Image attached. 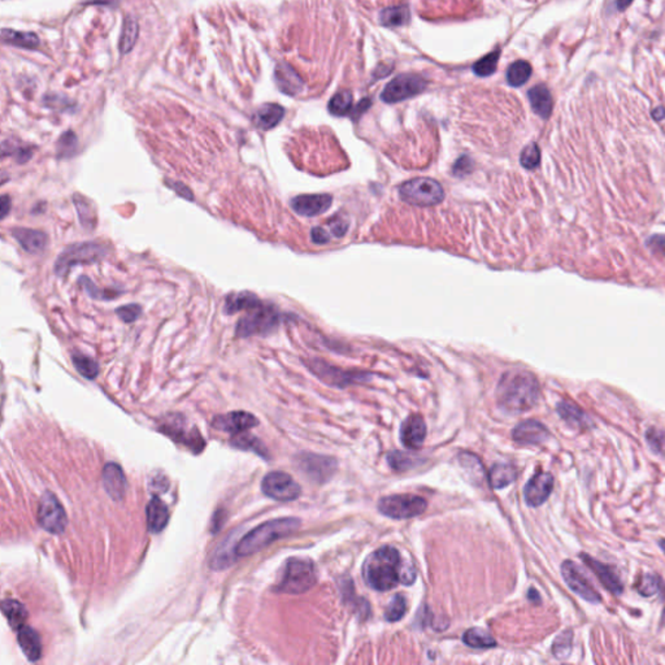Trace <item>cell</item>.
<instances>
[{"instance_id":"obj_1","label":"cell","mask_w":665,"mask_h":665,"mask_svg":"<svg viewBox=\"0 0 665 665\" xmlns=\"http://www.w3.org/2000/svg\"><path fill=\"white\" fill-rule=\"evenodd\" d=\"M365 582L377 591H389L399 582L411 584L416 578L412 565H404L399 551L383 546L369 555L363 565Z\"/></svg>"},{"instance_id":"obj_2","label":"cell","mask_w":665,"mask_h":665,"mask_svg":"<svg viewBox=\"0 0 665 665\" xmlns=\"http://www.w3.org/2000/svg\"><path fill=\"white\" fill-rule=\"evenodd\" d=\"M496 395L499 405L505 412L523 414L538 402L539 383L529 372L511 371L502 377Z\"/></svg>"},{"instance_id":"obj_3","label":"cell","mask_w":665,"mask_h":665,"mask_svg":"<svg viewBox=\"0 0 665 665\" xmlns=\"http://www.w3.org/2000/svg\"><path fill=\"white\" fill-rule=\"evenodd\" d=\"M299 526L301 521L294 517L267 521L243 537L239 544H237L235 554L238 556L256 554L273 542L296 532Z\"/></svg>"},{"instance_id":"obj_4","label":"cell","mask_w":665,"mask_h":665,"mask_svg":"<svg viewBox=\"0 0 665 665\" xmlns=\"http://www.w3.org/2000/svg\"><path fill=\"white\" fill-rule=\"evenodd\" d=\"M316 568L312 562L292 559L286 564L277 590L286 594H302L316 584Z\"/></svg>"},{"instance_id":"obj_5","label":"cell","mask_w":665,"mask_h":665,"mask_svg":"<svg viewBox=\"0 0 665 665\" xmlns=\"http://www.w3.org/2000/svg\"><path fill=\"white\" fill-rule=\"evenodd\" d=\"M399 195L404 202L420 207L439 204L444 199V190L439 182L428 177H417L404 182L399 187Z\"/></svg>"},{"instance_id":"obj_6","label":"cell","mask_w":665,"mask_h":665,"mask_svg":"<svg viewBox=\"0 0 665 665\" xmlns=\"http://www.w3.org/2000/svg\"><path fill=\"white\" fill-rule=\"evenodd\" d=\"M278 323V313L271 307L265 304H258L249 310V313L241 319L237 323V335L239 337H250L255 334H265L276 328Z\"/></svg>"},{"instance_id":"obj_7","label":"cell","mask_w":665,"mask_h":665,"mask_svg":"<svg viewBox=\"0 0 665 665\" xmlns=\"http://www.w3.org/2000/svg\"><path fill=\"white\" fill-rule=\"evenodd\" d=\"M426 507H428V502L421 496L414 494L385 496L378 503L381 514L396 520L416 517L419 514H423Z\"/></svg>"},{"instance_id":"obj_8","label":"cell","mask_w":665,"mask_h":665,"mask_svg":"<svg viewBox=\"0 0 665 665\" xmlns=\"http://www.w3.org/2000/svg\"><path fill=\"white\" fill-rule=\"evenodd\" d=\"M38 523L44 530L52 534H60L65 530L68 525V517L64 507L55 494L46 493L42 496L38 507Z\"/></svg>"},{"instance_id":"obj_9","label":"cell","mask_w":665,"mask_h":665,"mask_svg":"<svg viewBox=\"0 0 665 665\" xmlns=\"http://www.w3.org/2000/svg\"><path fill=\"white\" fill-rule=\"evenodd\" d=\"M262 493L280 502H292L302 493L301 486L294 481L290 474L285 472H271L264 477Z\"/></svg>"},{"instance_id":"obj_10","label":"cell","mask_w":665,"mask_h":665,"mask_svg":"<svg viewBox=\"0 0 665 665\" xmlns=\"http://www.w3.org/2000/svg\"><path fill=\"white\" fill-rule=\"evenodd\" d=\"M562 575L564 578L565 584L568 587L578 595L586 602L591 605H599L602 602V596L596 591L593 584H590L589 578L584 575L582 569L572 560H565L560 566Z\"/></svg>"},{"instance_id":"obj_11","label":"cell","mask_w":665,"mask_h":665,"mask_svg":"<svg viewBox=\"0 0 665 665\" xmlns=\"http://www.w3.org/2000/svg\"><path fill=\"white\" fill-rule=\"evenodd\" d=\"M425 86L426 81L419 74H401L385 87L381 98L386 103H398L420 94Z\"/></svg>"},{"instance_id":"obj_12","label":"cell","mask_w":665,"mask_h":665,"mask_svg":"<svg viewBox=\"0 0 665 665\" xmlns=\"http://www.w3.org/2000/svg\"><path fill=\"white\" fill-rule=\"evenodd\" d=\"M104 256V247L98 243L73 244L64 252L56 262V272L64 274L76 262H91Z\"/></svg>"},{"instance_id":"obj_13","label":"cell","mask_w":665,"mask_h":665,"mask_svg":"<svg viewBox=\"0 0 665 665\" xmlns=\"http://www.w3.org/2000/svg\"><path fill=\"white\" fill-rule=\"evenodd\" d=\"M554 477L548 472H538L525 485V502L529 507H539L554 490Z\"/></svg>"},{"instance_id":"obj_14","label":"cell","mask_w":665,"mask_h":665,"mask_svg":"<svg viewBox=\"0 0 665 665\" xmlns=\"http://www.w3.org/2000/svg\"><path fill=\"white\" fill-rule=\"evenodd\" d=\"M580 557H581V560L584 562V564L593 571V573L599 578V581L603 584V586L611 594L617 595V596L623 594L624 584L621 582L620 575L616 573L614 566L605 564V563L594 559L593 556L584 554V553L580 555Z\"/></svg>"},{"instance_id":"obj_15","label":"cell","mask_w":665,"mask_h":665,"mask_svg":"<svg viewBox=\"0 0 665 665\" xmlns=\"http://www.w3.org/2000/svg\"><path fill=\"white\" fill-rule=\"evenodd\" d=\"M259 423V420L249 412L235 411L230 414H221L213 419L212 425L214 429L230 434L244 433Z\"/></svg>"},{"instance_id":"obj_16","label":"cell","mask_w":665,"mask_h":665,"mask_svg":"<svg viewBox=\"0 0 665 665\" xmlns=\"http://www.w3.org/2000/svg\"><path fill=\"white\" fill-rule=\"evenodd\" d=\"M332 195L329 194L298 195L292 201V208L302 216L313 217L328 211L332 205Z\"/></svg>"},{"instance_id":"obj_17","label":"cell","mask_w":665,"mask_h":665,"mask_svg":"<svg viewBox=\"0 0 665 665\" xmlns=\"http://www.w3.org/2000/svg\"><path fill=\"white\" fill-rule=\"evenodd\" d=\"M514 442L523 446L542 444L550 438V432L544 423L535 420H526L519 423L512 432Z\"/></svg>"},{"instance_id":"obj_18","label":"cell","mask_w":665,"mask_h":665,"mask_svg":"<svg viewBox=\"0 0 665 665\" xmlns=\"http://www.w3.org/2000/svg\"><path fill=\"white\" fill-rule=\"evenodd\" d=\"M103 485L112 499L121 500L126 493L128 482L120 465L108 463L103 468Z\"/></svg>"},{"instance_id":"obj_19","label":"cell","mask_w":665,"mask_h":665,"mask_svg":"<svg viewBox=\"0 0 665 665\" xmlns=\"http://www.w3.org/2000/svg\"><path fill=\"white\" fill-rule=\"evenodd\" d=\"M426 437V423L420 414L410 416L401 429V438L405 447L417 450L423 446Z\"/></svg>"},{"instance_id":"obj_20","label":"cell","mask_w":665,"mask_h":665,"mask_svg":"<svg viewBox=\"0 0 665 665\" xmlns=\"http://www.w3.org/2000/svg\"><path fill=\"white\" fill-rule=\"evenodd\" d=\"M310 368L313 373L319 376L325 382L335 385V386H344L347 383L353 382L359 378L357 374L346 373L337 368H332L329 364L323 363L320 360H314L310 363Z\"/></svg>"},{"instance_id":"obj_21","label":"cell","mask_w":665,"mask_h":665,"mask_svg":"<svg viewBox=\"0 0 665 665\" xmlns=\"http://www.w3.org/2000/svg\"><path fill=\"white\" fill-rule=\"evenodd\" d=\"M301 466L305 473L314 480L323 481L332 475L335 469V462L323 456L307 455L305 457H303Z\"/></svg>"},{"instance_id":"obj_22","label":"cell","mask_w":665,"mask_h":665,"mask_svg":"<svg viewBox=\"0 0 665 665\" xmlns=\"http://www.w3.org/2000/svg\"><path fill=\"white\" fill-rule=\"evenodd\" d=\"M556 411L565 423H568L569 426H572V428L584 430V429H590L594 425L593 421L590 420V417L584 414V411L578 405H575V403L563 401V402L557 403Z\"/></svg>"},{"instance_id":"obj_23","label":"cell","mask_w":665,"mask_h":665,"mask_svg":"<svg viewBox=\"0 0 665 665\" xmlns=\"http://www.w3.org/2000/svg\"><path fill=\"white\" fill-rule=\"evenodd\" d=\"M276 82L278 89L287 95H296L303 89V82L296 71L287 64H278L276 68Z\"/></svg>"},{"instance_id":"obj_24","label":"cell","mask_w":665,"mask_h":665,"mask_svg":"<svg viewBox=\"0 0 665 665\" xmlns=\"http://www.w3.org/2000/svg\"><path fill=\"white\" fill-rule=\"evenodd\" d=\"M147 526L151 533H160L169 521V511L168 507L159 498H153L150 503L147 504Z\"/></svg>"},{"instance_id":"obj_25","label":"cell","mask_w":665,"mask_h":665,"mask_svg":"<svg viewBox=\"0 0 665 665\" xmlns=\"http://www.w3.org/2000/svg\"><path fill=\"white\" fill-rule=\"evenodd\" d=\"M17 641L24 655L31 662H38L42 655L41 638L31 626H22L17 634Z\"/></svg>"},{"instance_id":"obj_26","label":"cell","mask_w":665,"mask_h":665,"mask_svg":"<svg viewBox=\"0 0 665 665\" xmlns=\"http://www.w3.org/2000/svg\"><path fill=\"white\" fill-rule=\"evenodd\" d=\"M283 115H285V110L281 106L268 103L256 111L253 116V122L259 129L269 131L281 122Z\"/></svg>"},{"instance_id":"obj_27","label":"cell","mask_w":665,"mask_h":665,"mask_svg":"<svg viewBox=\"0 0 665 665\" xmlns=\"http://www.w3.org/2000/svg\"><path fill=\"white\" fill-rule=\"evenodd\" d=\"M13 237L19 241L21 247L25 251L31 253H37L46 249L47 244V237L44 233L38 232V230H31V229H25V228H17L13 229Z\"/></svg>"},{"instance_id":"obj_28","label":"cell","mask_w":665,"mask_h":665,"mask_svg":"<svg viewBox=\"0 0 665 665\" xmlns=\"http://www.w3.org/2000/svg\"><path fill=\"white\" fill-rule=\"evenodd\" d=\"M262 301L252 292H235L228 295L225 301V313L228 314H234V313L241 312V311H249L252 307L260 304Z\"/></svg>"},{"instance_id":"obj_29","label":"cell","mask_w":665,"mask_h":665,"mask_svg":"<svg viewBox=\"0 0 665 665\" xmlns=\"http://www.w3.org/2000/svg\"><path fill=\"white\" fill-rule=\"evenodd\" d=\"M529 101L532 104L533 111L541 116L542 119H547L553 111V98L550 91L544 86L539 85L529 91Z\"/></svg>"},{"instance_id":"obj_30","label":"cell","mask_w":665,"mask_h":665,"mask_svg":"<svg viewBox=\"0 0 665 665\" xmlns=\"http://www.w3.org/2000/svg\"><path fill=\"white\" fill-rule=\"evenodd\" d=\"M3 615L8 620V624L13 630H20L25 626V621L28 618V611L25 605L15 599H6L1 603Z\"/></svg>"},{"instance_id":"obj_31","label":"cell","mask_w":665,"mask_h":665,"mask_svg":"<svg viewBox=\"0 0 665 665\" xmlns=\"http://www.w3.org/2000/svg\"><path fill=\"white\" fill-rule=\"evenodd\" d=\"M516 475L517 472L511 464L498 463L491 468L489 480L494 489H503L514 482Z\"/></svg>"},{"instance_id":"obj_32","label":"cell","mask_w":665,"mask_h":665,"mask_svg":"<svg viewBox=\"0 0 665 665\" xmlns=\"http://www.w3.org/2000/svg\"><path fill=\"white\" fill-rule=\"evenodd\" d=\"M1 40L6 43L22 47V49H35L40 44L38 37L33 33L8 31V29L1 31Z\"/></svg>"},{"instance_id":"obj_33","label":"cell","mask_w":665,"mask_h":665,"mask_svg":"<svg viewBox=\"0 0 665 665\" xmlns=\"http://www.w3.org/2000/svg\"><path fill=\"white\" fill-rule=\"evenodd\" d=\"M464 643L473 648H491L496 645L494 638L484 629L473 628L465 632L463 637Z\"/></svg>"},{"instance_id":"obj_34","label":"cell","mask_w":665,"mask_h":665,"mask_svg":"<svg viewBox=\"0 0 665 665\" xmlns=\"http://www.w3.org/2000/svg\"><path fill=\"white\" fill-rule=\"evenodd\" d=\"M380 20L385 26L404 25L410 21V10H408L407 6L387 8V10H382V13L380 15Z\"/></svg>"},{"instance_id":"obj_35","label":"cell","mask_w":665,"mask_h":665,"mask_svg":"<svg viewBox=\"0 0 665 665\" xmlns=\"http://www.w3.org/2000/svg\"><path fill=\"white\" fill-rule=\"evenodd\" d=\"M532 74V67L526 61H516L507 71V82L511 86H521L528 82Z\"/></svg>"},{"instance_id":"obj_36","label":"cell","mask_w":665,"mask_h":665,"mask_svg":"<svg viewBox=\"0 0 665 665\" xmlns=\"http://www.w3.org/2000/svg\"><path fill=\"white\" fill-rule=\"evenodd\" d=\"M573 648V630L566 629L556 637L553 645V654L557 660H566Z\"/></svg>"},{"instance_id":"obj_37","label":"cell","mask_w":665,"mask_h":665,"mask_svg":"<svg viewBox=\"0 0 665 665\" xmlns=\"http://www.w3.org/2000/svg\"><path fill=\"white\" fill-rule=\"evenodd\" d=\"M137 37H138V22L134 17L128 16L126 20L124 22V31H122L121 40H120L121 53H129L131 52V49L135 44Z\"/></svg>"},{"instance_id":"obj_38","label":"cell","mask_w":665,"mask_h":665,"mask_svg":"<svg viewBox=\"0 0 665 665\" xmlns=\"http://www.w3.org/2000/svg\"><path fill=\"white\" fill-rule=\"evenodd\" d=\"M71 362L74 364L76 369L78 371V373L83 376L87 380H94L98 373H99V365L98 363L91 359L89 356L86 355H82V353H74L71 356Z\"/></svg>"},{"instance_id":"obj_39","label":"cell","mask_w":665,"mask_h":665,"mask_svg":"<svg viewBox=\"0 0 665 665\" xmlns=\"http://www.w3.org/2000/svg\"><path fill=\"white\" fill-rule=\"evenodd\" d=\"M353 107V94L350 91L337 92L329 103V112L334 116H344Z\"/></svg>"},{"instance_id":"obj_40","label":"cell","mask_w":665,"mask_h":665,"mask_svg":"<svg viewBox=\"0 0 665 665\" xmlns=\"http://www.w3.org/2000/svg\"><path fill=\"white\" fill-rule=\"evenodd\" d=\"M662 578L655 573H646L642 575L639 584L637 586V590L639 595L645 598H651L657 594L662 589Z\"/></svg>"},{"instance_id":"obj_41","label":"cell","mask_w":665,"mask_h":665,"mask_svg":"<svg viewBox=\"0 0 665 665\" xmlns=\"http://www.w3.org/2000/svg\"><path fill=\"white\" fill-rule=\"evenodd\" d=\"M405 612H407V599H405V596L401 594L395 595L392 599L390 605H387V608H386L385 618L390 623H396L401 618H403Z\"/></svg>"},{"instance_id":"obj_42","label":"cell","mask_w":665,"mask_h":665,"mask_svg":"<svg viewBox=\"0 0 665 665\" xmlns=\"http://www.w3.org/2000/svg\"><path fill=\"white\" fill-rule=\"evenodd\" d=\"M645 438L653 453L665 457V430L650 428L646 430Z\"/></svg>"},{"instance_id":"obj_43","label":"cell","mask_w":665,"mask_h":665,"mask_svg":"<svg viewBox=\"0 0 665 665\" xmlns=\"http://www.w3.org/2000/svg\"><path fill=\"white\" fill-rule=\"evenodd\" d=\"M500 56V50H495L490 52L484 59L477 61L474 64L473 71L477 76H490L494 73L498 65V60Z\"/></svg>"},{"instance_id":"obj_44","label":"cell","mask_w":665,"mask_h":665,"mask_svg":"<svg viewBox=\"0 0 665 665\" xmlns=\"http://www.w3.org/2000/svg\"><path fill=\"white\" fill-rule=\"evenodd\" d=\"M416 463H417V459L412 455L401 453V451H394L389 455V464L396 472H404L407 469H411Z\"/></svg>"},{"instance_id":"obj_45","label":"cell","mask_w":665,"mask_h":665,"mask_svg":"<svg viewBox=\"0 0 665 665\" xmlns=\"http://www.w3.org/2000/svg\"><path fill=\"white\" fill-rule=\"evenodd\" d=\"M520 162L526 169H535L539 165L541 151L535 143H530L528 147H525L520 156Z\"/></svg>"},{"instance_id":"obj_46","label":"cell","mask_w":665,"mask_h":665,"mask_svg":"<svg viewBox=\"0 0 665 665\" xmlns=\"http://www.w3.org/2000/svg\"><path fill=\"white\" fill-rule=\"evenodd\" d=\"M233 444L237 447V448H246V450H253L256 451L258 454L264 455L262 453V446L256 438H253L252 435H241V437H237L234 441H233Z\"/></svg>"},{"instance_id":"obj_47","label":"cell","mask_w":665,"mask_h":665,"mask_svg":"<svg viewBox=\"0 0 665 665\" xmlns=\"http://www.w3.org/2000/svg\"><path fill=\"white\" fill-rule=\"evenodd\" d=\"M141 313L142 308L140 305H137V304L122 305L121 308L117 310L119 317L121 319L122 321H125V323H133V321H135V320L140 317Z\"/></svg>"},{"instance_id":"obj_48","label":"cell","mask_w":665,"mask_h":665,"mask_svg":"<svg viewBox=\"0 0 665 665\" xmlns=\"http://www.w3.org/2000/svg\"><path fill=\"white\" fill-rule=\"evenodd\" d=\"M76 143H77V141H76V137H74V134H71V133H67L65 135H62V137H61L60 142H59V151H60L61 155H62V156H67V152H68V153H71L69 150H68V147L71 149V152L74 151Z\"/></svg>"},{"instance_id":"obj_49","label":"cell","mask_w":665,"mask_h":665,"mask_svg":"<svg viewBox=\"0 0 665 665\" xmlns=\"http://www.w3.org/2000/svg\"><path fill=\"white\" fill-rule=\"evenodd\" d=\"M330 229H332V235H335V237H342L343 234L347 232V224L342 221L341 219L335 217L334 220H332Z\"/></svg>"},{"instance_id":"obj_50","label":"cell","mask_w":665,"mask_h":665,"mask_svg":"<svg viewBox=\"0 0 665 665\" xmlns=\"http://www.w3.org/2000/svg\"><path fill=\"white\" fill-rule=\"evenodd\" d=\"M312 241L317 244H323L329 241V234L323 230V228H314L312 233Z\"/></svg>"},{"instance_id":"obj_51","label":"cell","mask_w":665,"mask_h":665,"mask_svg":"<svg viewBox=\"0 0 665 665\" xmlns=\"http://www.w3.org/2000/svg\"><path fill=\"white\" fill-rule=\"evenodd\" d=\"M466 167L471 168V160L468 158H462L460 160H457L454 167V173L456 176H463V171H469V169H466Z\"/></svg>"},{"instance_id":"obj_52","label":"cell","mask_w":665,"mask_h":665,"mask_svg":"<svg viewBox=\"0 0 665 665\" xmlns=\"http://www.w3.org/2000/svg\"><path fill=\"white\" fill-rule=\"evenodd\" d=\"M8 207H10V199H8L7 195H4V196L1 198V213H3V217L7 216Z\"/></svg>"},{"instance_id":"obj_53","label":"cell","mask_w":665,"mask_h":665,"mask_svg":"<svg viewBox=\"0 0 665 665\" xmlns=\"http://www.w3.org/2000/svg\"><path fill=\"white\" fill-rule=\"evenodd\" d=\"M632 1L633 0H617V7H618V10H624Z\"/></svg>"},{"instance_id":"obj_54","label":"cell","mask_w":665,"mask_h":665,"mask_svg":"<svg viewBox=\"0 0 665 665\" xmlns=\"http://www.w3.org/2000/svg\"><path fill=\"white\" fill-rule=\"evenodd\" d=\"M119 0H92V3H99V4H115Z\"/></svg>"},{"instance_id":"obj_55","label":"cell","mask_w":665,"mask_h":665,"mask_svg":"<svg viewBox=\"0 0 665 665\" xmlns=\"http://www.w3.org/2000/svg\"><path fill=\"white\" fill-rule=\"evenodd\" d=\"M659 546H660V548H662V550L664 551V554H665V539H660V542H659Z\"/></svg>"},{"instance_id":"obj_56","label":"cell","mask_w":665,"mask_h":665,"mask_svg":"<svg viewBox=\"0 0 665 665\" xmlns=\"http://www.w3.org/2000/svg\"><path fill=\"white\" fill-rule=\"evenodd\" d=\"M662 623H663V625L665 626V607L664 609H663V614H662Z\"/></svg>"}]
</instances>
